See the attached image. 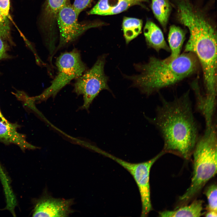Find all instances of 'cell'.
Here are the masks:
<instances>
[{
	"instance_id": "6da1fadb",
	"label": "cell",
	"mask_w": 217,
	"mask_h": 217,
	"mask_svg": "<svg viewBox=\"0 0 217 217\" xmlns=\"http://www.w3.org/2000/svg\"><path fill=\"white\" fill-rule=\"evenodd\" d=\"M161 104L154 118H147L158 129L163 139V151L188 159L200 136V128L187 91L168 101L161 96Z\"/></svg>"
},
{
	"instance_id": "7a4b0ae2",
	"label": "cell",
	"mask_w": 217,
	"mask_h": 217,
	"mask_svg": "<svg viewBox=\"0 0 217 217\" xmlns=\"http://www.w3.org/2000/svg\"><path fill=\"white\" fill-rule=\"evenodd\" d=\"M178 16L180 21L188 28L190 32L185 51L195 54L201 64L206 91L205 95L216 97V29L209 20L191 6L182 8Z\"/></svg>"
},
{
	"instance_id": "3957f363",
	"label": "cell",
	"mask_w": 217,
	"mask_h": 217,
	"mask_svg": "<svg viewBox=\"0 0 217 217\" xmlns=\"http://www.w3.org/2000/svg\"><path fill=\"white\" fill-rule=\"evenodd\" d=\"M188 52L171 61L152 57L147 63L135 65L141 72L140 74L127 78L143 93L149 95L178 82L195 71L197 66L196 56Z\"/></svg>"
},
{
	"instance_id": "277c9868",
	"label": "cell",
	"mask_w": 217,
	"mask_h": 217,
	"mask_svg": "<svg viewBox=\"0 0 217 217\" xmlns=\"http://www.w3.org/2000/svg\"><path fill=\"white\" fill-rule=\"evenodd\" d=\"M216 122L205 128L200 135L192 155L193 171L190 185L180 200L187 201L194 197L217 173Z\"/></svg>"
},
{
	"instance_id": "5b68a950",
	"label": "cell",
	"mask_w": 217,
	"mask_h": 217,
	"mask_svg": "<svg viewBox=\"0 0 217 217\" xmlns=\"http://www.w3.org/2000/svg\"><path fill=\"white\" fill-rule=\"evenodd\" d=\"M56 65L57 74L50 86L39 95L33 97L35 101H45L50 97H55L62 88L82 75L87 68L79 52L75 49L61 53L56 60Z\"/></svg>"
},
{
	"instance_id": "8992f818",
	"label": "cell",
	"mask_w": 217,
	"mask_h": 217,
	"mask_svg": "<svg viewBox=\"0 0 217 217\" xmlns=\"http://www.w3.org/2000/svg\"><path fill=\"white\" fill-rule=\"evenodd\" d=\"M105 56L100 57L92 67L76 78L74 91L78 95H82V109H88L94 99L104 90L110 91L107 84L108 77L104 72Z\"/></svg>"
},
{
	"instance_id": "52a82bcc",
	"label": "cell",
	"mask_w": 217,
	"mask_h": 217,
	"mask_svg": "<svg viewBox=\"0 0 217 217\" xmlns=\"http://www.w3.org/2000/svg\"><path fill=\"white\" fill-rule=\"evenodd\" d=\"M98 152L115 161L132 175L138 186L140 196L142 208L141 216H147L152 210L149 184L150 170L153 164L165 153L162 150L155 157L146 162L132 163L118 158L100 149Z\"/></svg>"
},
{
	"instance_id": "ba28073f",
	"label": "cell",
	"mask_w": 217,
	"mask_h": 217,
	"mask_svg": "<svg viewBox=\"0 0 217 217\" xmlns=\"http://www.w3.org/2000/svg\"><path fill=\"white\" fill-rule=\"evenodd\" d=\"M78 15L68 0L59 11L56 17L59 32V43L55 53L58 50L74 41L88 30L103 25L101 22L87 24L79 23Z\"/></svg>"
},
{
	"instance_id": "9c48e42d",
	"label": "cell",
	"mask_w": 217,
	"mask_h": 217,
	"mask_svg": "<svg viewBox=\"0 0 217 217\" xmlns=\"http://www.w3.org/2000/svg\"><path fill=\"white\" fill-rule=\"evenodd\" d=\"M72 199L55 198L46 192L36 204L33 217H67L73 212Z\"/></svg>"
},
{
	"instance_id": "30bf717a",
	"label": "cell",
	"mask_w": 217,
	"mask_h": 217,
	"mask_svg": "<svg viewBox=\"0 0 217 217\" xmlns=\"http://www.w3.org/2000/svg\"><path fill=\"white\" fill-rule=\"evenodd\" d=\"M68 0H46L43 11L45 45L53 47L56 44L54 25L57 14Z\"/></svg>"
},
{
	"instance_id": "8fae6325",
	"label": "cell",
	"mask_w": 217,
	"mask_h": 217,
	"mask_svg": "<svg viewBox=\"0 0 217 217\" xmlns=\"http://www.w3.org/2000/svg\"><path fill=\"white\" fill-rule=\"evenodd\" d=\"M147 0H99L88 12L89 14L109 15L123 12L136 5H142Z\"/></svg>"
},
{
	"instance_id": "7c38bea8",
	"label": "cell",
	"mask_w": 217,
	"mask_h": 217,
	"mask_svg": "<svg viewBox=\"0 0 217 217\" xmlns=\"http://www.w3.org/2000/svg\"><path fill=\"white\" fill-rule=\"evenodd\" d=\"M19 127V125L17 123L0 120V142L6 144L16 145L23 150L36 149L37 147L27 141L24 134L18 132Z\"/></svg>"
},
{
	"instance_id": "4fadbf2b",
	"label": "cell",
	"mask_w": 217,
	"mask_h": 217,
	"mask_svg": "<svg viewBox=\"0 0 217 217\" xmlns=\"http://www.w3.org/2000/svg\"><path fill=\"white\" fill-rule=\"evenodd\" d=\"M143 33L147 44L156 51L163 49L170 51L160 29L154 23L148 20L143 29Z\"/></svg>"
},
{
	"instance_id": "5bb4252c",
	"label": "cell",
	"mask_w": 217,
	"mask_h": 217,
	"mask_svg": "<svg viewBox=\"0 0 217 217\" xmlns=\"http://www.w3.org/2000/svg\"><path fill=\"white\" fill-rule=\"evenodd\" d=\"M185 35V31L180 27L174 25L170 27L168 39L171 54L166 60L171 61L179 56Z\"/></svg>"
},
{
	"instance_id": "9a60e30c",
	"label": "cell",
	"mask_w": 217,
	"mask_h": 217,
	"mask_svg": "<svg viewBox=\"0 0 217 217\" xmlns=\"http://www.w3.org/2000/svg\"><path fill=\"white\" fill-rule=\"evenodd\" d=\"M203 202L195 200L190 204L175 210H165L159 212L161 217H200L202 214Z\"/></svg>"
},
{
	"instance_id": "2e32d148",
	"label": "cell",
	"mask_w": 217,
	"mask_h": 217,
	"mask_svg": "<svg viewBox=\"0 0 217 217\" xmlns=\"http://www.w3.org/2000/svg\"><path fill=\"white\" fill-rule=\"evenodd\" d=\"M142 26L143 21L141 19L127 17H124L122 27L127 44L141 33Z\"/></svg>"
},
{
	"instance_id": "e0dca14e",
	"label": "cell",
	"mask_w": 217,
	"mask_h": 217,
	"mask_svg": "<svg viewBox=\"0 0 217 217\" xmlns=\"http://www.w3.org/2000/svg\"><path fill=\"white\" fill-rule=\"evenodd\" d=\"M151 7L155 17L165 30L171 10L168 0H152Z\"/></svg>"
},
{
	"instance_id": "ac0fdd59",
	"label": "cell",
	"mask_w": 217,
	"mask_h": 217,
	"mask_svg": "<svg viewBox=\"0 0 217 217\" xmlns=\"http://www.w3.org/2000/svg\"><path fill=\"white\" fill-rule=\"evenodd\" d=\"M0 10V36L11 45H13L11 38L10 28L9 19Z\"/></svg>"
},
{
	"instance_id": "d6986e66",
	"label": "cell",
	"mask_w": 217,
	"mask_h": 217,
	"mask_svg": "<svg viewBox=\"0 0 217 217\" xmlns=\"http://www.w3.org/2000/svg\"><path fill=\"white\" fill-rule=\"evenodd\" d=\"M217 187L215 184L209 186L205 192L207 197L208 206V210H212L217 211Z\"/></svg>"
},
{
	"instance_id": "ffe728a7",
	"label": "cell",
	"mask_w": 217,
	"mask_h": 217,
	"mask_svg": "<svg viewBox=\"0 0 217 217\" xmlns=\"http://www.w3.org/2000/svg\"><path fill=\"white\" fill-rule=\"evenodd\" d=\"M92 0H74L72 5L79 15L82 11L89 5Z\"/></svg>"
},
{
	"instance_id": "44dd1931",
	"label": "cell",
	"mask_w": 217,
	"mask_h": 217,
	"mask_svg": "<svg viewBox=\"0 0 217 217\" xmlns=\"http://www.w3.org/2000/svg\"><path fill=\"white\" fill-rule=\"evenodd\" d=\"M6 41L0 36V61L10 58L8 53L9 46Z\"/></svg>"
},
{
	"instance_id": "7402d4cb",
	"label": "cell",
	"mask_w": 217,
	"mask_h": 217,
	"mask_svg": "<svg viewBox=\"0 0 217 217\" xmlns=\"http://www.w3.org/2000/svg\"><path fill=\"white\" fill-rule=\"evenodd\" d=\"M10 7V0H0V10L4 15L8 17Z\"/></svg>"
},
{
	"instance_id": "603a6c76",
	"label": "cell",
	"mask_w": 217,
	"mask_h": 217,
	"mask_svg": "<svg viewBox=\"0 0 217 217\" xmlns=\"http://www.w3.org/2000/svg\"><path fill=\"white\" fill-rule=\"evenodd\" d=\"M206 216L209 217H217V211L209 210L206 214Z\"/></svg>"
},
{
	"instance_id": "cb8c5ba5",
	"label": "cell",
	"mask_w": 217,
	"mask_h": 217,
	"mask_svg": "<svg viewBox=\"0 0 217 217\" xmlns=\"http://www.w3.org/2000/svg\"><path fill=\"white\" fill-rule=\"evenodd\" d=\"M0 120L4 121H8L6 119L3 115L0 109Z\"/></svg>"
}]
</instances>
